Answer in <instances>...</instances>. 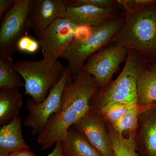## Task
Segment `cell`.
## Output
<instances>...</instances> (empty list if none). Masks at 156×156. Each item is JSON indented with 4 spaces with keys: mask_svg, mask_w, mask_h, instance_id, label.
<instances>
[{
    "mask_svg": "<svg viewBox=\"0 0 156 156\" xmlns=\"http://www.w3.org/2000/svg\"><path fill=\"white\" fill-rule=\"evenodd\" d=\"M92 27L87 25L77 26L74 33L73 40L78 42H84L92 35Z\"/></svg>",
    "mask_w": 156,
    "mask_h": 156,
    "instance_id": "obj_25",
    "label": "cell"
},
{
    "mask_svg": "<svg viewBox=\"0 0 156 156\" xmlns=\"http://www.w3.org/2000/svg\"><path fill=\"white\" fill-rule=\"evenodd\" d=\"M71 128L83 135L102 156H115L109 133L102 119L92 109Z\"/></svg>",
    "mask_w": 156,
    "mask_h": 156,
    "instance_id": "obj_10",
    "label": "cell"
},
{
    "mask_svg": "<svg viewBox=\"0 0 156 156\" xmlns=\"http://www.w3.org/2000/svg\"><path fill=\"white\" fill-rule=\"evenodd\" d=\"M64 2L67 7L89 5L102 9L112 8L117 4L116 1L113 0H64Z\"/></svg>",
    "mask_w": 156,
    "mask_h": 156,
    "instance_id": "obj_22",
    "label": "cell"
},
{
    "mask_svg": "<svg viewBox=\"0 0 156 156\" xmlns=\"http://www.w3.org/2000/svg\"><path fill=\"white\" fill-rule=\"evenodd\" d=\"M14 63L11 56H0V89L24 87L22 77L15 70Z\"/></svg>",
    "mask_w": 156,
    "mask_h": 156,
    "instance_id": "obj_17",
    "label": "cell"
},
{
    "mask_svg": "<svg viewBox=\"0 0 156 156\" xmlns=\"http://www.w3.org/2000/svg\"><path fill=\"white\" fill-rule=\"evenodd\" d=\"M148 113L143 125V137L149 156H156V108Z\"/></svg>",
    "mask_w": 156,
    "mask_h": 156,
    "instance_id": "obj_20",
    "label": "cell"
},
{
    "mask_svg": "<svg viewBox=\"0 0 156 156\" xmlns=\"http://www.w3.org/2000/svg\"><path fill=\"white\" fill-rule=\"evenodd\" d=\"M116 2L126 11V14L139 11L156 3L154 0H117Z\"/></svg>",
    "mask_w": 156,
    "mask_h": 156,
    "instance_id": "obj_23",
    "label": "cell"
},
{
    "mask_svg": "<svg viewBox=\"0 0 156 156\" xmlns=\"http://www.w3.org/2000/svg\"><path fill=\"white\" fill-rule=\"evenodd\" d=\"M137 103L115 102L108 104L100 109L98 112L108 120L114 127L128 110Z\"/></svg>",
    "mask_w": 156,
    "mask_h": 156,
    "instance_id": "obj_21",
    "label": "cell"
},
{
    "mask_svg": "<svg viewBox=\"0 0 156 156\" xmlns=\"http://www.w3.org/2000/svg\"><path fill=\"white\" fill-rule=\"evenodd\" d=\"M125 20L123 18H113L101 25L92 27V35L85 41H73L61 57L68 62L73 77L80 71L90 56L115 40Z\"/></svg>",
    "mask_w": 156,
    "mask_h": 156,
    "instance_id": "obj_5",
    "label": "cell"
},
{
    "mask_svg": "<svg viewBox=\"0 0 156 156\" xmlns=\"http://www.w3.org/2000/svg\"><path fill=\"white\" fill-rule=\"evenodd\" d=\"M137 53L129 50L125 66L118 78L97 95L95 93L91 101H94L96 109L115 102L137 103L136 80L143 65Z\"/></svg>",
    "mask_w": 156,
    "mask_h": 156,
    "instance_id": "obj_4",
    "label": "cell"
},
{
    "mask_svg": "<svg viewBox=\"0 0 156 156\" xmlns=\"http://www.w3.org/2000/svg\"><path fill=\"white\" fill-rule=\"evenodd\" d=\"M30 149L25 142L22 131L20 115L0 129V156H8L20 150Z\"/></svg>",
    "mask_w": 156,
    "mask_h": 156,
    "instance_id": "obj_13",
    "label": "cell"
},
{
    "mask_svg": "<svg viewBox=\"0 0 156 156\" xmlns=\"http://www.w3.org/2000/svg\"><path fill=\"white\" fill-rule=\"evenodd\" d=\"M156 108L155 102L144 106L135 105L128 110L114 127H112L117 133L121 135H123L125 133H130V135L134 134L140 115Z\"/></svg>",
    "mask_w": 156,
    "mask_h": 156,
    "instance_id": "obj_18",
    "label": "cell"
},
{
    "mask_svg": "<svg viewBox=\"0 0 156 156\" xmlns=\"http://www.w3.org/2000/svg\"><path fill=\"white\" fill-rule=\"evenodd\" d=\"M14 67L24 80V95H30L37 104L48 96L61 80L66 68L60 62L50 66L44 58L17 61Z\"/></svg>",
    "mask_w": 156,
    "mask_h": 156,
    "instance_id": "obj_3",
    "label": "cell"
},
{
    "mask_svg": "<svg viewBox=\"0 0 156 156\" xmlns=\"http://www.w3.org/2000/svg\"><path fill=\"white\" fill-rule=\"evenodd\" d=\"M114 40L115 45L144 55L156 53L155 4L126 14L124 24Z\"/></svg>",
    "mask_w": 156,
    "mask_h": 156,
    "instance_id": "obj_2",
    "label": "cell"
},
{
    "mask_svg": "<svg viewBox=\"0 0 156 156\" xmlns=\"http://www.w3.org/2000/svg\"><path fill=\"white\" fill-rule=\"evenodd\" d=\"M72 76L69 66L66 68L63 76L48 96L41 103L37 104L31 98L27 101L28 115L24 125L31 128L32 134L38 135L44 129L50 117L58 111L61 105L63 90L69 78Z\"/></svg>",
    "mask_w": 156,
    "mask_h": 156,
    "instance_id": "obj_7",
    "label": "cell"
},
{
    "mask_svg": "<svg viewBox=\"0 0 156 156\" xmlns=\"http://www.w3.org/2000/svg\"><path fill=\"white\" fill-rule=\"evenodd\" d=\"M15 0H0V19L13 7Z\"/></svg>",
    "mask_w": 156,
    "mask_h": 156,
    "instance_id": "obj_26",
    "label": "cell"
},
{
    "mask_svg": "<svg viewBox=\"0 0 156 156\" xmlns=\"http://www.w3.org/2000/svg\"><path fill=\"white\" fill-rule=\"evenodd\" d=\"M60 141L63 156H102L73 128H70Z\"/></svg>",
    "mask_w": 156,
    "mask_h": 156,
    "instance_id": "obj_14",
    "label": "cell"
},
{
    "mask_svg": "<svg viewBox=\"0 0 156 156\" xmlns=\"http://www.w3.org/2000/svg\"><path fill=\"white\" fill-rule=\"evenodd\" d=\"M66 8L63 0H33L29 26L38 37L55 20L64 17Z\"/></svg>",
    "mask_w": 156,
    "mask_h": 156,
    "instance_id": "obj_11",
    "label": "cell"
},
{
    "mask_svg": "<svg viewBox=\"0 0 156 156\" xmlns=\"http://www.w3.org/2000/svg\"><path fill=\"white\" fill-rule=\"evenodd\" d=\"M8 156H36V155L30 149H25L15 151Z\"/></svg>",
    "mask_w": 156,
    "mask_h": 156,
    "instance_id": "obj_27",
    "label": "cell"
},
{
    "mask_svg": "<svg viewBox=\"0 0 156 156\" xmlns=\"http://www.w3.org/2000/svg\"><path fill=\"white\" fill-rule=\"evenodd\" d=\"M114 7L102 9L89 5L67 7L64 18L75 25L98 26L115 18Z\"/></svg>",
    "mask_w": 156,
    "mask_h": 156,
    "instance_id": "obj_12",
    "label": "cell"
},
{
    "mask_svg": "<svg viewBox=\"0 0 156 156\" xmlns=\"http://www.w3.org/2000/svg\"><path fill=\"white\" fill-rule=\"evenodd\" d=\"M137 104L144 106L156 102V74L142 66L136 80Z\"/></svg>",
    "mask_w": 156,
    "mask_h": 156,
    "instance_id": "obj_16",
    "label": "cell"
},
{
    "mask_svg": "<svg viewBox=\"0 0 156 156\" xmlns=\"http://www.w3.org/2000/svg\"><path fill=\"white\" fill-rule=\"evenodd\" d=\"M32 3L33 0H15L14 6L2 18L0 56L14 54L17 51L18 40L28 34L30 29L28 17Z\"/></svg>",
    "mask_w": 156,
    "mask_h": 156,
    "instance_id": "obj_6",
    "label": "cell"
},
{
    "mask_svg": "<svg viewBox=\"0 0 156 156\" xmlns=\"http://www.w3.org/2000/svg\"><path fill=\"white\" fill-rule=\"evenodd\" d=\"M23 96L18 89H0V127L19 115Z\"/></svg>",
    "mask_w": 156,
    "mask_h": 156,
    "instance_id": "obj_15",
    "label": "cell"
},
{
    "mask_svg": "<svg viewBox=\"0 0 156 156\" xmlns=\"http://www.w3.org/2000/svg\"><path fill=\"white\" fill-rule=\"evenodd\" d=\"M40 47L41 46L38 40L27 35L21 37L18 40L17 50L23 53L34 54L38 51Z\"/></svg>",
    "mask_w": 156,
    "mask_h": 156,
    "instance_id": "obj_24",
    "label": "cell"
},
{
    "mask_svg": "<svg viewBox=\"0 0 156 156\" xmlns=\"http://www.w3.org/2000/svg\"><path fill=\"white\" fill-rule=\"evenodd\" d=\"M98 88L93 77L83 70L74 77L72 76L69 78L60 108L50 117L37 137L43 149L52 147L61 141L68 130L91 109L90 101Z\"/></svg>",
    "mask_w": 156,
    "mask_h": 156,
    "instance_id": "obj_1",
    "label": "cell"
},
{
    "mask_svg": "<svg viewBox=\"0 0 156 156\" xmlns=\"http://www.w3.org/2000/svg\"><path fill=\"white\" fill-rule=\"evenodd\" d=\"M77 25L64 18H58L38 37L44 58L53 66L69 48Z\"/></svg>",
    "mask_w": 156,
    "mask_h": 156,
    "instance_id": "obj_8",
    "label": "cell"
},
{
    "mask_svg": "<svg viewBox=\"0 0 156 156\" xmlns=\"http://www.w3.org/2000/svg\"><path fill=\"white\" fill-rule=\"evenodd\" d=\"M129 51L115 45L104 48L90 56L82 70L93 77L99 88L104 89Z\"/></svg>",
    "mask_w": 156,
    "mask_h": 156,
    "instance_id": "obj_9",
    "label": "cell"
},
{
    "mask_svg": "<svg viewBox=\"0 0 156 156\" xmlns=\"http://www.w3.org/2000/svg\"><path fill=\"white\" fill-rule=\"evenodd\" d=\"M109 133L115 156H138L136 151L134 134L126 138L117 133L113 128Z\"/></svg>",
    "mask_w": 156,
    "mask_h": 156,
    "instance_id": "obj_19",
    "label": "cell"
},
{
    "mask_svg": "<svg viewBox=\"0 0 156 156\" xmlns=\"http://www.w3.org/2000/svg\"><path fill=\"white\" fill-rule=\"evenodd\" d=\"M151 71L153 72L154 73H155L156 74V64L152 69Z\"/></svg>",
    "mask_w": 156,
    "mask_h": 156,
    "instance_id": "obj_29",
    "label": "cell"
},
{
    "mask_svg": "<svg viewBox=\"0 0 156 156\" xmlns=\"http://www.w3.org/2000/svg\"><path fill=\"white\" fill-rule=\"evenodd\" d=\"M47 156H63L62 149L61 141H58L56 143L54 149L52 151V152Z\"/></svg>",
    "mask_w": 156,
    "mask_h": 156,
    "instance_id": "obj_28",
    "label": "cell"
}]
</instances>
